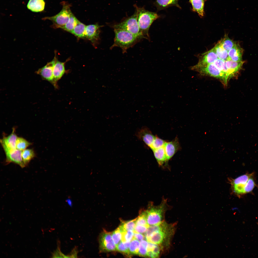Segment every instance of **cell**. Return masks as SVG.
<instances>
[{"instance_id":"836d02e7","label":"cell","mask_w":258,"mask_h":258,"mask_svg":"<svg viewBox=\"0 0 258 258\" xmlns=\"http://www.w3.org/2000/svg\"><path fill=\"white\" fill-rule=\"evenodd\" d=\"M136 225H140L146 226H149L148 224L145 212H142L137 218L136 221Z\"/></svg>"},{"instance_id":"f1b7e54d","label":"cell","mask_w":258,"mask_h":258,"mask_svg":"<svg viewBox=\"0 0 258 258\" xmlns=\"http://www.w3.org/2000/svg\"><path fill=\"white\" fill-rule=\"evenodd\" d=\"M31 144L32 143L24 138L18 137L16 142V147L17 149L22 151Z\"/></svg>"},{"instance_id":"30bf717a","label":"cell","mask_w":258,"mask_h":258,"mask_svg":"<svg viewBox=\"0 0 258 258\" xmlns=\"http://www.w3.org/2000/svg\"><path fill=\"white\" fill-rule=\"evenodd\" d=\"M167 226L166 223L163 222L161 230L153 232L149 236L145 237L147 241L157 244H162L169 234Z\"/></svg>"},{"instance_id":"ab89813d","label":"cell","mask_w":258,"mask_h":258,"mask_svg":"<svg viewBox=\"0 0 258 258\" xmlns=\"http://www.w3.org/2000/svg\"><path fill=\"white\" fill-rule=\"evenodd\" d=\"M191 0H190V1H191Z\"/></svg>"},{"instance_id":"8992f818","label":"cell","mask_w":258,"mask_h":258,"mask_svg":"<svg viewBox=\"0 0 258 258\" xmlns=\"http://www.w3.org/2000/svg\"><path fill=\"white\" fill-rule=\"evenodd\" d=\"M62 8L56 15L52 16L45 17L42 18L43 20H50L53 23L52 27L54 28H61L64 26L68 21L72 13L70 7L71 5L68 3L63 1L61 3Z\"/></svg>"},{"instance_id":"e0dca14e","label":"cell","mask_w":258,"mask_h":258,"mask_svg":"<svg viewBox=\"0 0 258 258\" xmlns=\"http://www.w3.org/2000/svg\"><path fill=\"white\" fill-rule=\"evenodd\" d=\"M15 130L13 128L10 135L7 137H4L0 140V142L3 148L9 149H16V144L18 137L15 133Z\"/></svg>"},{"instance_id":"d4e9b609","label":"cell","mask_w":258,"mask_h":258,"mask_svg":"<svg viewBox=\"0 0 258 258\" xmlns=\"http://www.w3.org/2000/svg\"><path fill=\"white\" fill-rule=\"evenodd\" d=\"M136 218L131 220L122 222L118 228L122 233L128 231H134L136 226Z\"/></svg>"},{"instance_id":"8d00e7d4","label":"cell","mask_w":258,"mask_h":258,"mask_svg":"<svg viewBox=\"0 0 258 258\" xmlns=\"http://www.w3.org/2000/svg\"><path fill=\"white\" fill-rule=\"evenodd\" d=\"M177 0H157L158 4L160 6L165 7L175 3Z\"/></svg>"},{"instance_id":"277c9868","label":"cell","mask_w":258,"mask_h":258,"mask_svg":"<svg viewBox=\"0 0 258 258\" xmlns=\"http://www.w3.org/2000/svg\"><path fill=\"white\" fill-rule=\"evenodd\" d=\"M112 27L113 29L119 28L127 31L136 36L140 40L146 38L143 34L139 27L136 11L130 17L119 23L113 25Z\"/></svg>"},{"instance_id":"8fae6325","label":"cell","mask_w":258,"mask_h":258,"mask_svg":"<svg viewBox=\"0 0 258 258\" xmlns=\"http://www.w3.org/2000/svg\"><path fill=\"white\" fill-rule=\"evenodd\" d=\"M56 55L53 59L48 62L44 67L36 71V73L40 75L45 80L53 84V70L54 65L57 59Z\"/></svg>"},{"instance_id":"603a6c76","label":"cell","mask_w":258,"mask_h":258,"mask_svg":"<svg viewBox=\"0 0 258 258\" xmlns=\"http://www.w3.org/2000/svg\"><path fill=\"white\" fill-rule=\"evenodd\" d=\"M79 21L72 13L66 24L60 28L70 32Z\"/></svg>"},{"instance_id":"2e32d148","label":"cell","mask_w":258,"mask_h":258,"mask_svg":"<svg viewBox=\"0 0 258 258\" xmlns=\"http://www.w3.org/2000/svg\"><path fill=\"white\" fill-rule=\"evenodd\" d=\"M136 136L140 140L143 141L149 147L152 144L155 137L148 128L144 127L140 129Z\"/></svg>"},{"instance_id":"7c38bea8","label":"cell","mask_w":258,"mask_h":258,"mask_svg":"<svg viewBox=\"0 0 258 258\" xmlns=\"http://www.w3.org/2000/svg\"><path fill=\"white\" fill-rule=\"evenodd\" d=\"M102 27L97 23L86 26L85 37L93 43L97 42L99 39L100 29Z\"/></svg>"},{"instance_id":"ac0fdd59","label":"cell","mask_w":258,"mask_h":258,"mask_svg":"<svg viewBox=\"0 0 258 258\" xmlns=\"http://www.w3.org/2000/svg\"><path fill=\"white\" fill-rule=\"evenodd\" d=\"M225 64L228 70L229 79L233 77L241 69L243 62L234 61L232 60H226Z\"/></svg>"},{"instance_id":"3957f363","label":"cell","mask_w":258,"mask_h":258,"mask_svg":"<svg viewBox=\"0 0 258 258\" xmlns=\"http://www.w3.org/2000/svg\"><path fill=\"white\" fill-rule=\"evenodd\" d=\"M137 15V21L140 29L144 36H148V31L153 21L159 17L155 13L145 10L143 8L138 7L135 5Z\"/></svg>"},{"instance_id":"d6a6232c","label":"cell","mask_w":258,"mask_h":258,"mask_svg":"<svg viewBox=\"0 0 258 258\" xmlns=\"http://www.w3.org/2000/svg\"><path fill=\"white\" fill-rule=\"evenodd\" d=\"M148 242L145 240L140 241L138 254L143 256H147V248Z\"/></svg>"},{"instance_id":"4316f807","label":"cell","mask_w":258,"mask_h":258,"mask_svg":"<svg viewBox=\"0 0 258 258\" xmlns=\"http://www.w3.org/2000/svg\"><path fill=\"white\" fill-rule=\"evenodd\" d=\"M219 59L226 60L228 57V51L224 49L218 42L213 48Z\"/></svg>"},{"instance_id":"1f68e13d","label":"cell","mask_w":258,"mask_h":258,"mask_svg":"<svg viewBox=\"0 0 258 258\" xmlns=\"http://www.w3.org/2000/svg\"><path fill=\"white\" fill-rule=\"evenodd\" d=\"M113 241L117 246L121 241L122 237V233L118 228L112 234Z\"/></svg>"},{"instance_id":"6da1fadb","label":"cell","mask_w":258,"mask_h":258,"mask_svg":"<svg viewBox=\"0 0 258 258\" xmlns=\"http://www.w3.org/2000/svg\"><path fill=\"white\" fill-rule=\"evenodd\" d=\"M115 37L114 43L111 48L115 47L121 48L124 53L131 47L140 39L136 36L125 30L114 28Z\"/></svg>"},{"instance_id":"cb8c5ba5","label":"cell","mask_w":258,"mask_h":258,"mask_svg":"<svg viewBox=\"0 0 258 258\" xmlns=\"http://www.w3.org/2000/svg\"><path fill=\"white\" fill-rule=\"evenodd\" d=\"M193 10L196 12L201 17L204 15V0H191Z\"/></svg>"},{"instance_id":"d6986e66","label":"cell","mask_w":258,"mask_h":258,"mask_svg":"<svg viewBox=\"0 0 258 258\" xmlns=\"http://www.w3.org/2000/svg\"><path fill=\"white\" fill-rule=\"evenodd\" d=\"M243 50L239 45L236 43L233 47L228 52L227 60L234 61H242Z\"/></svg>"},{"instance_id":"f546056e","label":"cell","mask_w":258,"mask_h":258,"mask_svg":"<svg viewBox=\"0 0 258 258\" xmlns=\"http://www.w3.org/2000/svg\"><path fill=\"white\" fill-rule=\"evenodd\" d=\"M140 243L139 241L134 238L131 241L129 247V253L138 254Z\"/></svg>"},{"instance_id":"d590c367","label":"cell","mask_w":258,"mask_h":258,"mask_svg":"<svg viewBox=\"0 0 258 258\" xmlns=\"http://www.w3.org/2000/svg\"><path fill=\"white\" fill-rule=\"evenodd\" d=\"M116 250L127 254H130L129 249L126 247L124 242L121 241L116 246Z\"/></svg>"},{"instance_id":"ffe728a7","label":"cell","mask_w":258,"mask_h":258,"mask_svg":"<svg viewBox=\"0 0 258 258\" xmlns=\"http://www.w3.org/2000/svg\"><path fill=\"white\" fill-rule=\"evenodd\" d=\"M45 3L44 0H29L27 5V8L35 12L44 11Z\"/></svg>"},{"instance_id":"484cf974","label":"cell","mask_w":258,"mask_h":258,"mask_svg":"<svg viewBox=\"0 0 258 258\" xmlns=\"http://www.w3.org/2000/svg\"><path fill=\"white\" fill-rule=\"evenodd\" d=\"M22 155L23 161L26 166L35 157V154L32 149H26L22 151Z\"/></svg>"},{"instance_id":"ba28073f","label":"cell","mask_w":258,"mask_h":258,"mask_svg":"<svg viewBox=\"0 0 258 258\" xmlns=\"http://www.w3.org/2000/svg\"><path fill=\"white\" fill-rule=\"evenodd\" d=\"M3 148L6 156L5 162L6 164L14 163L18 165L22 168L26 166L22 158V151L17 149H9L5 147Z\"/></svg>"},{"instance_id":"5bb4252c","label":"cell","mask_w":258,"mask_h":258,"mask_svg":"<svg viewBox=\"0 0 258 258\" xmlns=\"http://www.w3.org/2000/svg\"><path fill=\"white\" fill-rule=\"evenodd\" d=\"M65 62L59 61L57 59L53 70V81L52 84L55 88H58L57 83L64 74L65 70Z\"/></svg>"},{"instance_id":"e575fe53","label":"cell","mask_w":258,"mask_h":258,"mask_svg":"<svg viewBox=\"0 0 258 258\" xmlns=\"http://www.w3.org/2000/svg\"><path fill=\"white\" fill-rule=\"evenodd\" d=\"M134 232L132 231H128L122 233L121 241L124 242H130L134 238Z\"/></svg>"},{"instance_id":"9c48e42d","label":"cell","mask_w":258,"mask_h":258,"mask_svg":"<svg viewBox=\"0 0 258 258\" xmlns=\"http://www.w3.org/2000/svg\"><path fill=\"white\" fill-rule=\"evenodd\" d=\"M99 247L101 251H111L116 250V246L113 242L112 234L103 231L99 237Z\"/></svg>"},{"instance_id":"44dd1931","label":"cell","mask_w":258,"mask_h":258,"mask_svg":"<svg viewBox=\"0 0 258 258\" xmlns=\"http://www.w3.org/2000/svg\"><path fill=\"white\" fill-rule=\"evenodd\" d=\"M154 154L159 166H162L164 163L166 165L168 163L164 146L153 150Z\"/></svg>"},{"instance_id":"f35d334b","label":"cell","mask_w":258,"mask_h":258,"mask_svg":"<svg viewBox=\"0 0 258 258\" xmlns=\"http://www.w3.org/2000/svg\"><path fill=\"white\" fill-rule=\"evenodd\" d=\"M134 232V238L139 241H141L144 239V236L141 233Z\"/></svg>"},{"instance_id":"83f0119b","label":"cell","mask_w":258,"mask_h":258,"mask_svg":"<svg viewBox=\"0 0 258 258\" xmlns=\"http://www.w3.org/2000/svg\"><path fill=\"white\" fill-rule=\"evenodd\" d=\"M221 47L228 51L230 50L236 44L233 40L226 35L219 42Z\"/></svg>"},{"instance_id":"4fadbf2b","label":"cell","mask_w":258,"mask_h":258,"mask_svg":"<svg viewBox=\"0 0 258 258\" xmlns=\"http://www.w3.org/2000/svg\"><path fill=\"white\" fill-rule=\"evenodd\" d=\"M164 147L167 162L181 148L178 138L177 137L172 141L166 142Z\"/></svg>"},{"instance_id":"7402d4cb","label":"cell","mask_w":258,"mask_h":258,"mask_svg":"<svg viewBox=\"0 0 258 258\" xmlns=\"http://www.w3.org/2000/svg\"><path fill=\"white\" fill-rule=\"evenodd\" d=\"M86 26L80 21L70 32L75 36L80 38H85Z\"/></svg>"},{"instance_id":"52a82bcc","label":"cell","mask_w":258,"mask_h":258,"mask_svg":"<svg viewBox=\"0 0 258 258\" xmlns=\"http://www.w3.org/2000/svg\"><path fill=\"white\" fill-rule=\"evenodd\" d=\"M191 69L196 71L202 75H208L220 80L223 83L224 78L220 71L213 64L205 65L191 67Z\"/></svg>"},{"instance_id":"5b68a950","label":"cell","mask_w":258,"mask_h":258,"mask_svg":"<svg viewBox=\"0 0 258 258\" xmlns=\"http://www.w3.org/2000/svg\"><path fill=\"white\" fill-rule=\"evenodd\" d=\"M167 200L164 199L160 205L155 206L150 203L148 209L145 211L147 223L149 226L158 224L161 223L162 215L165 208Z\"/></svg>"},{"instance_id":"7a4b0ae2","label":"cell","mask_w":258,"mask_h":258,"mask_svg":"<svg viewBox=\"0 0 258 258\" xmlns=\"http://www.w3.org/2000/svg\"><path fill=\"white\" fill-rule=\"evenodd\" d=\"M253 173L246 174L240 176L231 182L233 192L239 196L252 191L256 184Z\"/></svg>"},{"instance_id":"9a60e30c","label":"cell","mask_w":258,"mask_h":258,"mask_svg":"<svg viewBox=\"0 0 258 258\" xmlns=\"http://www.w3.org/2000/svg\"><path fill=\"white\" fill-rule=\"evenodd\" d=\"M218 58L213 48L203 54L200 56L197 66H201L213 64Z\"/></svg>"},{"instance_id":"4dcf8cb0","label":"cell","mask_w":258,"mask_h":258,"mask_svg":"<svg viewBox=\"0 0 258 258\" xmlns=\"http://www.w3.org/2000/svg\"><path fill=\"white\" fill-rule=\"evenodd\" d=\"M166 142L157 136H156L152 144L149 147L152 150L159 148L163 147Z\"/></svg>"},{"instance_id":"74e56055","label":"cell","mask_w":258,"mask_h":258,"mask_svg":"<svg viewBox=\"0 0 258 258\" xmlns=\"http://www.w3.org/2000/svg\"><path fill=\"white\" fill-rule=\"evenodd\" d=\"M148 227L144 226L136 225L134 232L140 233H145Z\"/></svg>"}]
</instances>
